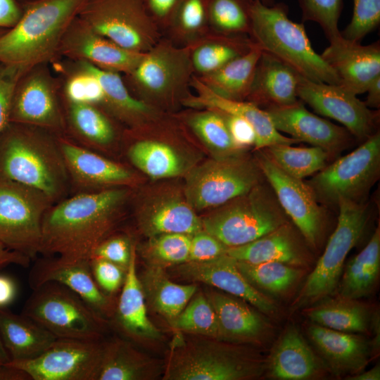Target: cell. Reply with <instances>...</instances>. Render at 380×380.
<instances>
[{"instance_id": "cell-64", "label": "cell", "mask_w": 380, "mask_h": 380, "mask_svg": "<svg viewBox=\"0 0 380 380\" xmlns=\"http://www.w3.org/2000/svg\"><path fill=\"white\" fill-rule=\"evenodd\" d=\"M6 29L0 28V36L5 32Z\"/></svg>"}, {"instance_id": "cell-27", "label": "cell", "mask_w": 380, "mask_h": 380, "mask_svg": "<svg viewBox=\"0 0 380 380\" xmlns=\"http://www.w3.org/2000/svg\"><path fill=\"white\" fill-rule=\"evenodd\" d=\"M279 132L287 133L298 142L304 141L327 151L337 149L349 139L346 128L320 118L306 109L301 101L265 109Z\"/></svg>"}, {"instance_id": "cell-44", "label": "cell", "mask_w": 380, "mask_h": 380, "mask_svg": "<svg viewBox=\"0 0 380 380\" xmlns=\"http://www.w3.org/2000/svg\"><path fill=\"white\" fill-rule=\"evenodd\" d=\"M275 144L265 148V155L287 175L300 179L326 166L328 151L318 146L295 147Z\"/></svg>"}, {"instance_id": "cell-46", "label": "cell", "mask_w": 380, "mask_h": 380, "mask_svg": "<svg viewBox=\"0 0 380 380\" xmlns=\"http://www.w3.org/2000/svg\"><path fill=\"white\" fill-rule=\"evenodd\" d=\"M253 0H209L212 32L227 35H248L251 30Z\"/></svg>"}, {"instance_id": "cell-22", "label": "cell", "mask_w": 380, "mask_h": 380, "mask_svg": "<svg viewBox=\"0 0 380 380\" xmlns=\"http://www.w3.org/2000/svg\"><path fill=\"white\" fill-rule=\"evenodd\" d=\"M32 289L49 281L64 285L77 294L102 317L113 315L115 303L97 285L89 260L65 261L45 256L36 261L28 278Z\"/></svg>"}, {"instance_id": "cell-55", "label": "cell", "mask_w": 380, "mask_h": 380, "mask_svg": "<svg viewBox=\"0 0 380 380\" xmlns=\"http://www.w3.org/2000/svg\"><path fill=\"white\" fill-rule=\"evenodd\" d=\"M219 112L222 114L232 139L237 147L244 151L250 147L254 148L256 134L253 126L240 116Z\"/></svg>"}, {"instance_id": "cell-43", "label": "cell", "mask_w": 380, "mask_h": 380, "mask_svg": "<svg viewBox=\"0 0 380 380\" xmlns=\"http://www.w3.org/2000/svg\"><path fill=\"white\" fill-rule=\"evenodd\" d=\"M210 31L209 0H180L165 32L175 44L188 46Z\"/></svg>"}, {"instance_id": "cell-7", "label": "cell", "mask_w": 380, "mask_h": 380, "mask_svg": "<svg viewBox=\"0 0 380 380\" xmlns=\"http://www.w3.org/2000/svg\"><path fill=\"white\" fill-rule=\"evenodd\" d=\"M187 132L172 113L125 129L122 150L130 164L153 180L184 177L198 163L187 150Z\"/></svg>"}, {"instance_id": "cell-40", "label": "cell", "mask_w": 380, "mask_h": 380, "mask_svg": "<svg viewBox=\"0 0 380 380\" xmlns=\"http://www.w3.org/2000/svg\"><path fill=\"white\" fill-rule=\"evenodd\" d=\"M254 42L248 35H227L210 31L190 44L196 76L211 73L247 53Z\"/></svg>"}, {"instance_id": "cell-30", "label": "cell", "mask_w": 380, "mask_h": 380, "mask_svg": "<svg viewBox=\"0 0 380 380\" xmlns=\"http://www.w3.org/2000/svg\"><path fill=\"white\" fill-rule=\"evenodd\" d=\"M136 260L137 248L134 244L121 293L115 304V323L124 334L134 341L156 340L161 334L148 317Z\"/></svg>"}, {"instance_id": "cell-37", "label": "cell", "mask_w": 380, "mask_h": 380, "mask_svg": "<svg viewBox=\"0 0 380 380\" xmlns=\"http://www.w3.org/2000/svg\"><path fill=\"white\" fill-rule=\"evenodd\" d=\"M172 113L188 133L192 134L212 158L245 152L233 141L222 114L211 108H191Z\"/></svg>"}, {"instance_id": "cell-45", "label": "cell", "mask_w": 380, "mask_h": 380, "mask_svg": "<svg viewBox=\"0 0 380 380\" xmlns=\"http://www.w3.org/2000/svg\"><path fill=\"white\" fill-rule=\"evenodd\" d=\"M236 261L240 272L254 287L275 294L289 290L302 275L300 267L282 262L252 264Z\"/></svg>"}, {"instance_id": "cell-18", "label": "cell", "mask_w": 380, "mask_h": 380, "mask_svg": "<svg viewBox=\"0 0 380 380\" xmlns=\"http://www.w3.org/2000/svg\"><path fill=\"white\" fill-rule=\"evenodd\" d=\"M66 165L70 195L109 189H134L141 183L138 172L114 159L81 146L66 136L58 137Z\"/></svg>"}, {"instance_id": "cell-21", "label": "cell", "mask_w": 380, "mask_h": 380, "mask_svg": "<svg viewBox=\"0 0 380 380\" xmlns=\"http://www.w3.org/2000/svg\"><path fill=\"white\" fill-rule=\"evenodd\" d=\"M145 53L125 49L92 30L77 15L65 32L58 58L84 61L100 69L129 73Z\"/></svg>"}, {"instance_id": "cell-25", "label": "cell", "mask_w": 380, "mask_h": 380, "mask_svg": "<svg viewBox=\"0 0 380 380\" xmlns=\"http://www.w3.org/2000/svg\"><path fill=\"white\" fill-rule=\"evenodd\" d=\"M330 42L321 56L340 79L341 85L357 95L380 76L379 41L369 45L342 36Z\"/></svg>"}, {"instance_id": "cell-4", "label": "cell", "mask_w": 380, "mask_h": 380, "mask_svg": "<svg viewBox=\"0 0 380 380\" xmlns=\"http://www.w3.org/2000/svg\"><path fill=\"white\" fill-rule=\"evenodd\" d=\"M249 37L262 51L275 57L300 76L315 82L341 85L334 70L313 49L303 24L292 21L284 3L251 5Z\"/></svg>"}, {"instance_id": "cell-17", "label": "cell", "mask_w": 380, "mask_h": 380, "mask_svg": "<svg viewBox=\"0 0 380 380\" xmlns=\"http://www.w3.org/2000/svg\"><path fill=\"white\" fill-rule=\"evenodd\" d=\"M103 341L59 338L42 354L6 365L22 370L32 380H96Z\"/></svg>"}, {"instance_id": "cell-58", "label": "cell", "mask_w": 380, "mask_h": 380, "mask_svg": "<svg viewBox=\"0 0 380 380\" xmlns=\"http://www.w3.org/2000/svg\"><path fill=\"white\" fill-rule=\"evenodd\" d=\"M16 294L17 286L14 280L8 276L0 274V309L13 303Z\"/></svg>"}, {"instance_id": "cell-48", "label": "cell", "mask_w": 380, "mask_h": 380, "mask_svg": "<svg viewBox=\"0 0 380 380\" xmlns=\"http://www.w3.org/2000/svg\"><path fill=\"white\" fill-rule=\"evenodd\" d=\"M148 239V241L141 247V253L151 265L164 268L188 261L190 235L166 233Z\"/></svg>"}, {"instance_id": "cell-26", "label": "cell", "mask_w": 380, "mask_h": 380, "mask_svg": "<svg viewBox=\"0 0 380 380\" xmlns=\"http://www.w3.org/2000/svg\"><path fill=\"white\" fill-rule=\"evenodd\" d=\"M191 94L182 106L191 108H211L240 116L253 127L256 134L254 150L260 151L275 144H293L298 141L281 134L274 126L265 110L248 101L231 100L218 96L196 75L192 78Z\"/></svg>"}, {"instance_id": "cell-41", "label": "cell", "mask_w": 380, "mask_h": 380, "mask_svg": "<svg viewBox=\"0 0 380 380\" xmlns=\"http://www.w3.org/2000/svg\"><path fill=\"white\" fill-rule=\"evenodd\" d=\"M380 270V230H375L366 246L346 265L340 296L357 300L367 296L375 286Z\"/></svg>"}, {"instance_id": "cell-47", "label": "cell", "mask_w": 380, "mask_h": 380, "mask_svg": "<svg viewBox=\"0 0 380 380\" xmlns=\"http://www.w3.org/2000/svg\"><path fill=\"white\" fill-rule=\"evenodd\" d=\"M177 331L219 340L215 312L205 293L196 292L179 315L170 324Z\"/></svg>"}, {"instance_id": "cell-8", "label": "cell", "mask_w": 380, "mask_h": 380, "mask_svg": "<svg viewBox=\"0 0 380 380\" xmlns=\"http://www.w3.org/2000/svg\"><path fill=\"white\" fill-rule=\"evenodd\" d=\"M201 218L203 229L228 248L250 243L287 222L277 198L260 183Z\"/></svg>"}, {"instance_id": "cell-53", "label": "cell", "mask_w": 380, "mask_h": 380, "mask_svg": "<svg viewBox=\"0 0 380 380\" xmlns=\"http://www.w3.org/2000/svg\"><path fill=\"white\" fill-rule=\"evenodd\" d=\"M24 72L18 67L0 63V135L11 122L14 90Z\"/></svg>"}, {"instance_id": "cell-11", "label": "cell", "mask_w": 380, "mask_h": 380, "mask_svg": "<svg viewBox=\"0 0 380 380\" xmlns=\"http://www.w3.org/2000/svg\"><path fill=\"white\" fill-rule=\"evenodd\" d=\"M53 203L37 189L0 178V241L35 258L41 250L43 217Z\"/></svg>"}, {"instance_id": "cell-1", "label": "cell", "mask_w": 380, "mask_h": 380, "mask_svg": "<svg viewBox=\"0 0 380 380\" xmlns=\"http://www.w3.org/2000/svg\"><path fill=\"white\" fill-rule=\"evenodd\" d=\"M134 189L72 194L54 203L42 220L40 254L65 261L89 260L123 217Z\"/></svg>"}, {"instance_id": "cell-52", "label": "cell", "mask_w": 380, "mask_h": 380, "mask_svg": "<svg viewBox=\"0 0 380 380\" xmlns=\"http://www.w3.org/2000/svg\"><path fill=\"white\" fill-rule=\"evenodd\" d=\"M90 267L99 287L111 296L122 288L127 268L103 259H91Z\"/></svg>"}, {"instance_id": "cell-62", "label": "cell", "mask_w": 380, "mask_h": 380, "mask_svg": "<svg viewBox=\"0 0 380 380\" xmlns=\"http://www.w3.org/2000/svg\"><path fill=\"white\" fill-rule=\"evenodd\" d=\"M11 361V357L7 353L0 335V369L6 366Z\"/></svg>"}, {"instance_id": "cell-36", "label": "cell", "mask_w": 380, "mask_h": 380, "mask_svg": "<svg viewBox=\"0 0 380 380\" xmlns=\"http://www.w3.org/2000/svg\"><path fill=\"white\" fill-rule=\"evenodd\" d=\"M0 335L11 360L35 358L58 338L42 325L21 314L0 309Z\"/></svg>"}, {"instance_id": "cell-6", "label": "cell", "mask_w": 380, "mask_h": 380, "mask_svg": "<svg viewBox=\"0 0 380 380\" xmlns=\"http://www.w3.org/2000/svg\"><path fill=\"white\" fill-rule=\"evenodd\" d=\"M194 75L190 46H177L162 37L122 77L135 98L162 112L174 113L191 94Z\"/></svg>"}, {"instance_id": "cell-16", "label": "cell", "mask_w": 380, "mask_h": 380, "mask_svg": "<svg viewBox=\"0 0 380 380\" xmlns=\"http://www.w3.org/2000/svg\"><path fill=\"white\" fill-rule=\"evenodd\" d=\"M134 196L137 225L148 238L166 233L191 236L203 229L201 218L189 203L183 185L163 182L143 188Z\"/></svg>"}, {"instance_id": "cell-39", "label": "cell", "mask_w": 380, "mask_h": 380, "mask_svg": "<svg viewBox=\"0 0 380 380\" xmlns=\"http://www.w3.org/2000/svg\"><path fill=\"white\" fill-rule=\"evenodd\" d=\"M261 54L262 50L254 42L243 55L211 73L196 77L220 96L231 100H246Z\"/></svg>"}, {"instance_id": "cell-63", "label": "cell", "mask_w": 380, "mask_h": 380, "mask_svg": "<svg viewBox=\"0 0 380 380\" xmlns=\"http://www.w3.org/2000/svg\"><path fill=\"white\" fill-rule=\"evenodd\" d=\"M260 1L266 6H272L275 3L274 0H260Z\"/></svg>"}, {"instance_id": "cell-14", "label": "cell", "mask_w": 380, "mask_h": 380, "mask_svg": "<svg viewBox=\"0 0 380 380\" xmlns=\"http://www.w3.org/2000/svg\"><path fill=\"white\" fill-rule=\"evenodd\" d=\"M380 171V133L319 171L307 182L318 202L337 204L357 200L377 179Z\"/></svg>"}, {"instance_id": "cell-19", "label": "cell", "mask_w": 380, "mask_h": 380, "mask_svg": "<svg viewBox=\"0 0 380 380\" xmlns=\"http://www.w3.org/2000/svg\"><path fill=\"white\" fill-rule=\"evenodd\" d=\"M256 161L284 213L306 241L317 247L323 232L324 215L310 186L303 179L285 173L265 153L258 154Z\"/></svg>"}, {"instance_id": "cell-10", "label": "cell", "mask_w": 380, "mask_h": 380, "mask_svg": "<svg viewBox=\"0 0 380 380\" xmlns=\"http://www.w3.org/2000/svg\"><path fill=\"white\" fill-rule=\"evenodd\" d=\"M262 176L256 160L245 151L197 163L184 177L183 187L189 203L199 211L248 192L260 183Z\"/></svg>"}, {"instance_id": "cell-42", "label": "cell", "mask_w": 380, "mask_h": 380, "mask_svg": "<svg viewBox=\"0 0 380 380\" xmlns=\"http://www.w3.org/2000/svg\"><path fill=\"white\" fill-rule=\"evenodd\" d=\"M306 314L316 324L348 333L365 332L372 322V315L365 305L342 296L315 305Z\"/></svg>"}, {"instance_id": "cell-35", "label": "cell", "mask_w": 380, "mask_h": 380, "mask_svg": "<svg viewBox=\"0 0 380 380\" xmlns=\"http://www.w3.org/2000/svg\"><path fill=\"white\" fill-rule=\"evenodd\" d=\"M270 375L281 380H305L321 371L314 352L293 326L288 327L272 350L267 367Z\"/></svg>"}, {"instance_id": "cell-32", "label": "cell", "mask_w": 380, "mask_h": 380, "mask_svg": "<svg viewBox=\"0 0 380 380\" xmlns=\"http://www.w3.org/2000/svg\"><path fill=\"white\" fill-rule=\"evenodd\" d=\"M85 63L103 88V101L101 108L125 129L141 127L166 113L135 98L127 88L122 74Z\"/></svg>"}, {"instance_id": "cell-61", "label": "cell", "mask_w": 380, "mask_h": 380, "mask_svg": "<svg viewBox=\"0 0 380 380\" xmlns=\"http://www.w3.org/2000/svg\"><path fill=\"white\" fill-rule=\"evenodd\" d=\"M346 379L349 380H379L380 367L379 365H376L367 371L350 375Z\"/></svg>"}, {"instance_id": "cell-49", "label": "cell", "mask_w": 380, "mask_h": 380, "mask_svg": "<svg viewBox=\"0 0 380 380\" xmlns=\"http://www.w3.org/2000/svg\"><path fill=\"white\" fill-rule=\"evenodd\" d=\"M304 21L317 23L329 42L341 36L338 20L343 0H298Z\"/></svg>"}, {"instance_id": "cell-57", "label": "cell", "mask_w": 380, "mask_h": 380, "mask_svg": "<svg viewBox=\"0 0 380 380\" xmlns=\"http://www.w3.org/2000/svg\"><path fill=\"white\" fill-rule=\"evenodd\" d=\"M22 14L20 0H0V28L13 27Z\"/></svg>"}, {"instance_id": "cell-60", "label": "cell", "mask_w": 380, "mask_h": 380, "mask_svg": "<svg viewBox=\"0 0 380 380\" xmlns=\"http://www.w3.org/2000/svg\"><path fill=\"white\" fill-rule=\"evenodd\" d=\"M367 96L365 102L367 107L379 108L380 106V76L377 77L368 87Z\"/></svg>"}, {"instance_id": "cell-51", "label": "cell", "mask_w": 380, "mask_h": 380, "mask_svg": "<svg viewBox=\"0 0 380 380\" xmlns=\"http://www.w3.org/2000/svg\"><path fill=\"white\" fill-rule=\"evenodd\" d=\"M134 244L126 235L112 234L99 244L90 260L103 259L127 268Z\"/></svg>"}, {"instance_id": "cell-9", "label": "cell", "mask_w": 380, "mask_h": 380, "mask_svg": "<svg viewBox=\"0 0 380 380\" xmlns=\"http://www.w3.org/2000/svg\"><path fill=\"white\" fill-rule=\"evenodd\" d=\"M32 290L22 314L57 338L102 341L106 329L104 317L75 292L54 281Z\"/></svg>"}, {"instance_id": "cell-59", "label": "cell", "mask_w": 380, "mask_h": 380, "mask_svg": "<svg viewBox=\"0 0 380 380\" xmlns=\"http://www.w3.org/2000/svg\"><path fill=\"white\" fill-rule=\"evenodd\" d=\"M30 261L27 256L10 250L0 241V267L11 264L27 267Z\"/></svg>"}, {"instance_id": "cell-13", "label": "cell", "mask_w": 380, "mask_h": 380, "mask_svg": "<svg viewBox=\"0 0 380 380\" xmlns=\"http://www.w3.org/2000/svg\"><path fill=\"white\" fill-rule=\"evenodd\" d=\"M338 222L325 250L308 277L298 297V303H314L330 295L341 278L344 261L361 238L369 213L366 205L351 200H340Z\"/></svg>"}, {"instance_id": "cell-3", "label": "cell", "mask_w": 380, "mask_h": 380, "mask_svg": "<svg viewBox=\"0 0 380 380\" xmlns=\"http://www.w3.org/2000/svg\"><path fill=\"white\" fill-rule=\"evenodd\" d=\"M22 14L0 36V63L25 71L58 58L68 26L86 0H20Z\"/></svg>"}, {"instance_id": "cell-29", "label": "cell", "mask_w": 380, "mask_h": 380, "mask_svg": "<svg viewBox=\"0 0 380 380\" xmlns=\"http://www.w3.org/2000/svg\"><path fill=\"white\" fill-rule=\"evenodd\" d=\"M308 334L317 350L336 374L350 375L363 370L372 355V346L362 336L331 329L318 324Z\"/></svg>"}, {"instance_id": "cell-33", "label": "cell", "mask_w": 380, "mask_h": 380, "mask_svg": "<svg viewBox=\"0 0 380 380\" xmlns=\"http://www.w3.org/2000/svg\"><path fill=\"white\" fill-rule=\"evenodd\" d=\"M298 74L290 67L262 51L246 101L270 107L286 106L298 100Z\"/></svg>"}, {"instance_id": "cell-34", "label": "cell", "mask_w": 380, "mask_h": 380, "mask_svg": "<svg viewBox=\"0 0 380 380\" xmlns=\"http://www.w3.org/2000/svg\"><path fill=\"white\" fill-rule=\"evenodd\" d=\"M164 366L120 338L103 341L96 380H152Z\"/></svg>"}, {"instance_id": "cell-38", "label": "cell", "mask_w": 380, "mask_h": 380, "mask_svg": "<svg viewBox=\"0 0 380 380\" xmlns=\"http://www.w3.org/2000/svg\"><path fill=\"white\" fill-rule=\"evenodd\" d=\"M139 277L145 299L170 324L197 292L196 284L175 283L158 266L148 265Z\"/></svg>"}, {"instance_id": "cell-28", "label": "cell", "mask_w": 380, "mask_h": 380, "mask_svg": "<svg viewBox=\"0 0 380 380\" xmlns=\"http://www.w3.org/2000/svg\"><path fill=\"white\" fill-rule=\"evenodd\" d=\"M218 323L219 340L228 343L259 341L270 331V324L246 302L214 290L205 293Z\"/></svg>"}, {"instance_id": "cell-56", "label": "cell", "mask_w": 380, "mask_h": 380, "mask_svg": "<svg viewBox=\"0 0 380 380\" xmlns=\"http://www.w3.org/2000/svg\"><path fill=\"white\" fill-rule=\"evenodd\" d=\"M151 18L163 32L168 28L180 0H143Z\"/></svg>"}, {"instance_id": "cell-24", "label": "cell", "mask_w": 380, "mask_h": 380, "mask_svg": "<svg viewBox=\"0 0 380 380\" xmlns=\"http://www.w3.org/2000/svg\"><path fill=\"white\" fill-rule=\"evenodd\" d=\"M174 270L182 279L214 286L249 303L262 312L270 314L277 310L275 303L246 279L236 260L227 253L208 261H187L176 265Z\"/></svg>"}, {"instance_id": "cell-54", "label": "cell", "mask_w": 380, "mask_h": 380, "mask_svg": "<svg viewBox=\"0 0 380 380\" xmlns=\"http://www.w3.org/2000/svg\"><path fill=\"white\" fill-rule=\"evenodd\" d=\"M227 248L219 239L202 229L191 236L188 261L210 260L226 253Z\"/></svg>"}, {"instance_id": "cell-23", "label": "cell", "mask_w": 380, "mask_h": 380, "mask_svg": "<svg viewBox=\"0 0 380 380\" xmlns=\"http://www.w3.org/2000/svg\"><path fill=\"white\" fill-rule=\"evenodd\" d=\"M62 101L66 137L81 146L109 158L122 150L125 128L120 127V124L101 107Z\"/></svg>"}, {"instance_id": "cell-12", "label": "cell", "mask_w": 380, "mask_h": 380, "mask_svg": "<svg viewBox=\"0 0 380 380\" xmlns=\"http://www.w3.org/2000/svg\"><path fill=\"white\" fill-rule=\"evenodd\" d=\"M77 16L120 46L146 53L163 37L143 0H86Z\"/></svg>"}, {"instance_id": "cell-50", "label": "cell", "mask_w": 380, "mask_h": 380, "mask_svg": "<svg viewBox=\"0 0 380 380\" xmlns=\"http://www.w3.org/2000/svg\"><path fill=\"white\" fill-rule=\"evenodd\" d=\"M380 23V0H353V16L341 36L350 41L360 42Z\"/></svg>"}, {"instance_id": "cell-2", "label": "cell", "mask_w": 380, "mask_h": 380, "mask_svg": "<svg viewBox=\"0 0 380 380\" xmlns=\"http://www.w3.org/2000/svg\"><path fill=\"white\" fill-rule=\"evenodd\" d=\"M0 178L37 189L54 203L68 196L69 178L58 136L10 122L0 135Z\"/></svg>"}, {"instance_id": "cell-5", "label": "cell", "mask_w": 380, "mask_h": 380, "mask_svg": "<svg viewBox=\"0 0 380 380\" xmlns=\"http://www.w3.org/2000/svg\"><path fill=\"white\" fill-rule=\"evenodd\" d=\"M177 332L164 366V380H246L266 369L267 361L241 347L208 337L185 339Z\"/></svg>"}, {"instance_id": "cell-20", "label": "cell", "mask_w": 380, "mask_h": 380, "mask_svg": "<svg viewBox=\"0 0 380 380\" xmlns=\"http://www.w3.org/2000/svg\"><path fill=\"white\" fill-rule=\"evenodd\" d=\"M297 96L317 113L343 125L354 137L366 139L373 134L377 113L343 86L315 82L298 75Z\"/></svg>"}, {"instance_id": "cell-15", "label": "cell", "mask_w": 380, "mask_h": 380, "mask_svg": "<svg viewBox=\"0 0 380 380\" xmlns=\"http://www.w3.org/2000/svg\"><path fill=\"white\" fill-rule=\"evenodd\" d=\"M11 122L37 127L58 137L66 135L61 81L49 63L34 65L20 76L13 96Z\"/></svg>"}, {"instance_id": "cell-31", "label": "cell", "mask_w": 380, "mask_h": 380, "mask_svg": "<svg viewBox=\"0 0 380 380\" xmlns=\"http://www.w3.org/2000/svg\"><path fill=\"white\" fill-rule=\"evenodd\" d=\"M226 253L252 264L279 262L302 267L309 262L305 249L288 222L250 243L228 248Z\"/></svg>"}]
</instances>
